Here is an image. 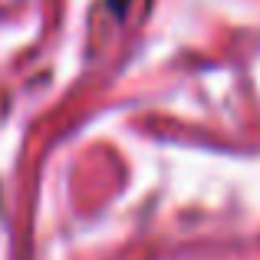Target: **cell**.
<instances>
[{
  "label": "cell",
  "instance_id": "1",
  "mask_svg": "<svg viewBox=\"0 0 260 260\" xmlns=\"http://www.w3.org/2000/svg\"><path fill=\"white\" fill-rule=\"evenodd\" d=\"M132 4H135V0H106V7L115 13V17H125V13L132 10Z\"/></svg>",
  "mask_w": 260,
  "mask_h": 260
}]
</instances>
